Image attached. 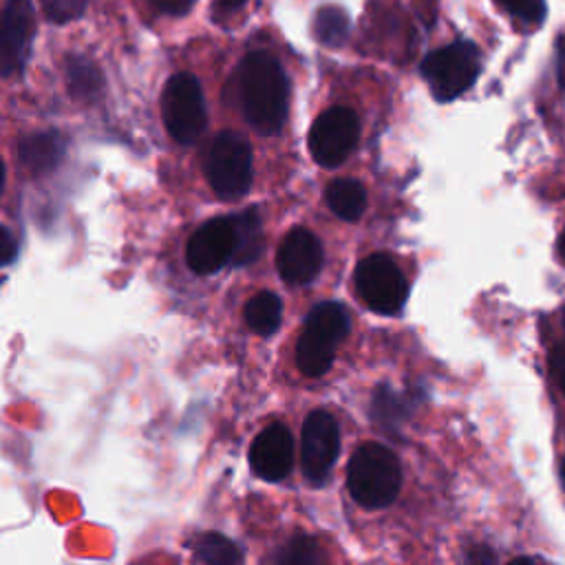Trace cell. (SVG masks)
<instances>
[{
  "instance_id": "6da1fadb",
  "label": "cell",
  "mask_w": 565,
  "mask_h": 565,
  "mask_svg": "<svg viewBox=\"0 0 565 565\" xmlns=\"http://www.w3.org/2000/svg\"><path fill=\"white\" fill-rule=\"evenodd\" d=\"M287 77L265 51H254L238 66V97L249 126L260 135H276L287 117Z\"/></svg>"
},
{
  "instance_id": "7a4b0ae2",
  "label": "cell",
  "mask_w": 565,
  "mask_h": 565,
  "mask_svg": "<svg viewBox=\"0 0 565 565\" xmlns=\"http://www.w3.org/2000/svg\"><path fill=\"white\" fill-rule=\"evenodd\" d=\"M402 483V468L397 457L382 444H362L349 461L347 486L351 497L362 508L388 505Z\"/></svg>"
},
{
  "instance_id": "3957f363",
  "label": "cell",
  "mask_w": 565,
  "mask_h": 565,
  "mask_svg": "<svg viewBox=\"0 0 565 565\" xmlns=\"http://www.w3.org/2000/svg\"><path fill=\"white\" fill-rule=\"evenodd\" d=\"M349 333V313L340 302L316 305L305 320L296 344V364L309 377L324 375L335 355V347Z\"/></svg>"
},
{
  "instance_id": "277c9868",
  "label": "cell",
  "mask_w": 565,
  "mask_h": 565,
  "mask_svg": "<svg viewBox=\"0 0 565 565\" xmlns=\"http://www.w3.org/2000/svg\"><path fill=\"white\" fill-rule=\"evenodd\" d=\"M205 177L218 196H243L249 190L254 177L249 143L236 132L216 135L207 150Z\"/></svg>"
},
{
  "instance_id": "5b68a950",
  "label": "cell",
  "mask_w": 565,
  "mask_h": 565,
  "mask_svg": "<svg viewBox=\"0 0 565 565\" xmlns=\"http://www.w3.org/2000/svg\"><path fill=\"white\" fill-rule=\"evenodd\" d=\"M481 68L479 51L470 42H452L433 51L424 64L422 75L428 82L433 95L441 102L459 97L477 79Z\"/></svg>"
},
{
  "instance_id": "8992f818",
  "label": "cell",
  "mask_w": 565,
  "mask_h": 565,
  "mask_svg": "<svg viewBox=\"0 0 565 565\" xmlns=\"http://www.w3.org/2000/svg\"><path fill=\"white\" fill-rule=\"evenodd\" d=\"M161 115L168 132L179 143H194L205 128V102L201 84L190 73L168 79L161 95Z\"/></svg>"
},
{
  "instance_id": "52a82bcc",
  "label": "cell",
  "mask_w": 565,
  "mask_h": 565,
  "mask_svg": "<svg viewBox=\"0 0 565 565\" xmlns=\"http://www.w3.org/2000/svg\"><path fill=\"white\" fill-rule=\"evenodd\" d=\"M355 289L364 305L382 316L399 311L408 296V282L404 274L384 254H373L360 260L355 269Z\"/></svg>"
},
{
  "instance_id": "ba28073f",
  "label": "cell",
  "mask_w": 565,
  "mask_h": 565,
  "mask_svg": "<svg viewBox=\"0 0 565 565\" xmlns=\"http://www.w3.org/2000/svg\"><path fill=\"white\" fill-rule=\"evenodd\" d=\"M358 137L360 121L351 108H327L309 130L311 157L324 168H335L353 152Z\"/></svg>"
},
{
  "instance_id": "9c48e42d",
  "label": "cell",
  "mask_w": 565,
  "mask_h": 565,
  "mask_svg": "<svg viewBox=\"0 0 565 565\" xmlns=\"http://www.w3.org/2000/svg\"><path fill=\"white\" fill-rule=\"evenodd\" d=\"M340 450V433L335 419L327 411H313L302 424L300 461L309 483L327 481Z\"/></svg>"
},
{
  "instance_id": "30bf717a",
  "label": "cell",
  "mask_w": 565,
  "mask_h": 565,
  "mask_svg": "<svg viewBox=\"0 0 565 565\" xmlns=\"http://www.w3.org/2000/svg\"><path fill=\"white\" fill-rule=\"evenodd\" d=\"M35 31V13L29 0H9L0 11V75L22 71Z\"/></svg>"
},
{
  "instance_id": "8fae6325",
  "label": "cell",
  "mask_w": 565,
  "mask_h": 565,
  "mask_svg": "<svg viewBox=\"0 0 565 565\" xmlns=\"http://www.w3.org/2000/svg\"><path fill=\"white\" fill-rule=\"evenodd\" d=\"M234 218H212L203 223L188 241L185 260L196 274H212L232 260Z\"/></svg>"
},
{
  "instance_id": "7c38bea8",
  "label": "cell",
  "mask_w": 565,
  "mask_h": 565,
  "mask_svg": "<svg viewBox=\"0 0 565 565\" xmlns=\"http://www.w3.org/2000/svg\"><path fill=\"white\" fill-rule=\"evenodd\" d=\"M322 258L324 254L318 236L307 227H294L278 247L276 265L285 282L307 285L318 276Z\"/></svg>"
},
{
  "instance_id": "4fadbf2b",
  "label": "cell",
  "mask_w": 565,
  "mask_h": 565,
  "mask_svg": "<svg viewBox=\"0 0 565 565\" xmlns=\"http://www.w3.org/2000/svg\"><path fill=\"white\" fill-rule=\"evenodd\" d=\"M249 466L265 481H280L294 466V439L282 424L263 428L249 446Z\"/></svg>"
},
{
  "instance_id": "5bb4252c",
  "label": "cell",
  "mask_w": 565,
  "mask_h": 565,
  "mask_svg": "<svg viewBox=\"0 0 565 565\" xmlns=\"http://www.w3.org/2000/svg\"><path fill=\"white\" fill-rule=\"evenodd\" d=\"M18 154L31 174H44L62 161L64 141L55 132H35L20 141Z\"/></svg>"
},
{
  "instance_id": "9a60e30c",
  "label": "cell",
  "mask_w": 565,
  "mask_h": 565,
  "mask_svg": "<svg viewBox=\"0 0 565 565\" xmlns=\"http://www.w3.org/2000/svg\"><path fill=\"white\" fill-rule=\"evenodd\" d=\"M232 218H234V252L230 263L243 267L260 256V249H263L260 216L254 207H249Z\"/></svg>"
},
{
  "instance_id": "2e32d148",
  "label": "cell",
  "mask_w": 565,
  "mask_h": 565,
  "mask_svg": "<svg viewBox=\"0 0 565 565\" xmlns=\"http://www.w3.org/2000/svg\"><path fill=\"white\" fill-rule=\"evenodd\" d=\"M331 212L344 221H358L366 207V190L355 179H335L324 192Z\"/></svg>"
},
{
  "instance_id": "e0dca14e",
  "label": "cell",
  "mask_w": 565,
  "mask_h": 565,
  "mask_svg": "<svg viewBox=\"0 0 565 565\" xmlns=\"http://www.w3.org/2000/svg\"><path fill=\"white\" fill-rule=\"evenodd\" d=\"M282 305L280 298L271 291H260L245 305L247 327L258 335H271L280 327Z\"/></svg>"
},
{
  "instance_id": "ac0fdd59",
  "label": "cell",
  "mask_w": 565,
  "mask_h": 565,
  "mask_svg": "<svg viewBox=\"0 0 565 565\" xmlns=\"http://www.w3.org/2000/svg\"><path fill=\"white\" fill-rule=\"evenodd\" d=\"M66 79L68 88L75 97L79 99H90L99 93L102 88V73L99 68L84 60V57H71L66 64Z\"/></svg>"
},
{
  "instance_id": "d6986e66",
  "label": "cell",
  "mask_w": 565,
  "mask_h": 565,
  "mask_svg": "<svg viewBox=\"0 0 565 565\" xmlns=\"http://www.w3.org/2000/svg\"><path fill=\"white\" fill-rule=\"evenodd\" d=\"M194 561L199 563H241L243 554L241 550L225 536L221 534H203L199 536V541L194 543Z\"/></svg>"
},
{
  "instance_id": "ffe728a7",
  "label": "cell",
  "mask_w": 565,
  "mask_h": 565,
  "mask_svg": "<svg viewBox=\"0 0 565 565\" xmlns=\"http://www.w3.org/2000/svg\"><path fill=\"white\" fill-rule=\"evenodd\" d=\"M316 38L327 46H338L349 33V18L338 7H322L313 22Z\"/></svg>"
},
{
  "instance_id": "44dd1931",
  "label": "cell",
  "mask_w": 565,
  "mask_h": 565,
  "mask_svg": "<svg viewBox=\"0 0 565 565\" xmlns=\"http://www.w3.org/2000/svg\"><path fill=\"white\" fill-rule=\"evenodd\" d=\"M276 561L285 563V565H316V563H322L324 556L313 539L298 536L282 547V552L276 556Z\"/></svg>"
},
{
  "instance_id": "7402d4cb",
  "label": "cell",
  "mask_w": 565,
  "mask_h": 565,
  "mask_svg": "<svg viewBox=\"0 0 565 565\" xmlns=\"http://www.w3.org/2000/svg\"><path fill=\"white\" fill-rule=\"evenodd\" d=\"M406 415V402L391 388H380L373 397V417L380 424H395Z\"/></svg>"
},
{
  "instance_id": "603a6c76",
  "label": "cell",
  "mask_w": 565,
  "mask_h": 565,
  "mask_svg": "<svg viewBox=\"0 0 565 565\" xmlns=\"http://www.w3.org/2000/svg\"><path fill=\"white\" fill-rule=\"evenodd\" d=\"M503 9H508L514 18L539 24L545 18V2L543 0H497Z\"/></svg>"
},
{
  "instance_id": "cb8c5ba5",
  "label": "cell",
  "mask_w": 565,
  "mask_h": 565,
  "mask_svg": "<svg viewBox=\"0 0 565 565\" xmlns=\"http://www.w3.org/2000/svg\"><path fill=\"white\" fill-rule=\"evenodd\" d=\"M42 4L53 22H68L84 9V0H42Z\"/></svg>"
},
{
  "instance_id": "d4e9b609",
  "label": "cell",
  "mask_w": 565,
  "mask_h": 565,
  "mask_svg": "<svg viewBox=\"0 0 565 565\" xmlns=\"http://www.w3.org/2000/svg\"><path fill=\"white\" fill-rule=\"evenodd\" d=\"M15 254H18V243L13 234L4 225H0V267L9 265L15 258Z\"/></svg>"
},
{
  "instance_id": "484cf974",
  "label": "cell",
  "mask_w": 565,
  "mask_h": 565,
  "mask_svg": "<svg viewBox=\"0 0 565 565\" xmlns=\"http://www.w3.org/2000/svg\"><path fill=\"white\" fill-rule=\"evenodd\" d=\"M552 373H554V380H556L558 388L565 395V342L558 344L552 353Z\"/></svg>"
},
{
  "instance_id": "4316f807",
  "label": "cell",
  "mask_w": 565,
  "mask_h": 565,
  "mask_svg": "<svg viewBox=\"0 0 565 565\" xmlns=\"http://www.w3.org/2000/svg\"><path fill=\"white\" fill-rule=\"evenodd\" d=\"M154 4V9L168 13V15H181L185 13L194 0H150Z\"/></svg>"
},
{
  "instance_id": "83f0119b",
  "label": "cell",
  "mask_w": 565,
  "mask_h": 565,
  "mask_svg": "<svg viewBox=\"0 0 565 565\" xmlns=\"http://www.w3.org/2000/svg\"><path fill=\"white\" fill-rule=\"evenodd\" d=\"M558 82L561 86H565V38H561L558 44Z\"/></svg>"
},
{
  "instance_id": "f1b7e54d",
  "label": "cell",
  "mask_w": 565,
  "mask_h": 565,
  "mask_svg": "<svg viewBox=\"0 0 565 565\" xmlns=\"http://www.w3.org/2000/svg\"><path fill=\"white\" fill-rule=\"evenodd\" d=\"M223 9H238L245 0H216Z\"/></svg>"
},
{
  "instance_id": "f546056e",
  "label": "cell",
  "mask_w": 565,
  "mask_h": 565,
  "mask_svg": "<svg viewBox=\"0 0 565 565\" xmlns=\"http://www.w3.org/2000/svg\"><path fill=\"white\" fill-rule=\"evenodd\" d=\"M468 561H494V556L492 554H481V552L475 550V554H470Z\"/></svg>"
},
{
  "instance_id": "4dcf8cb0",
  "label": "cell",
  "mask_w": 565,
  "mask_h": 565,
  "mask_svg": "<svg viewBox=\"0 0 565 565\" xmlns=\"http://www.w3.org/2000/svg\"><path fill=\"white\" fill-rule=\"evenodd\" d=\"M558 252H561V256H563V260H565V230H563V234H561V238H558Z\"/></svg>"
},
{
  "instance_id": "1f68e13d",
  "label": "cell",
  "mask_w": 565,
  "mask_h": 565,
  "mask_svg": "<svg viewBox=\"0 0 565 565\" xmlns=\"http://www.w3.org/2000/svg\"><path fill=\"white\" fill-rule=\"evenodd\" d=\"M2 183H4V163L0 159V190H2Z\"/></svg>"
},
{
  "instance_id": "d6a6232c",
  "label": "cell",
  "mask_w": 565,
  "mask_h": 565,
  "mask_svg": "<svg viewBox=\"0 0 565 565\" xmlns=\"http://www.w3.org/2000/svg\"><path fill=\"white\" fill-rule=\"evenodd\" d=\"M561 475H563V483H565V463H563V470H561Z\"/></svg>"
},
{
  "instance_id": "836d02e7",
  "label": "cell",
  "mask_w": 565,
  "mask_h": 565,
  "mask_svg": "<svg viewBox=\"0 0 565 565\" xmlns=\"http://www.w3.org/2000/svg\"><path fill=\"white\" fill-rule=\"evenodd\" d=\"M563 322H565V313H563Z\"/></svg>"
}]
</instances>
